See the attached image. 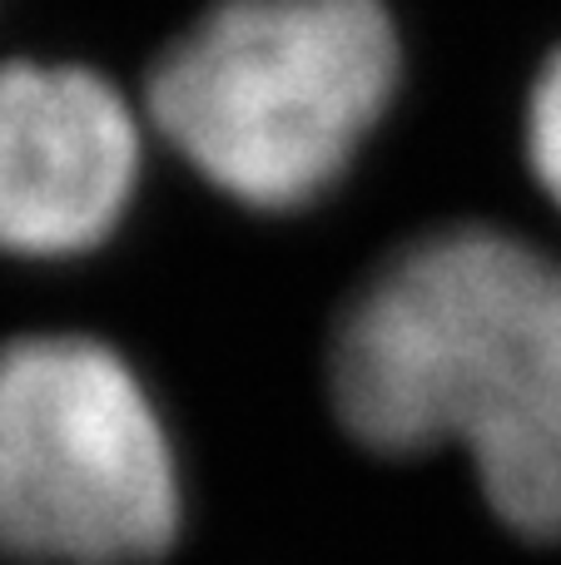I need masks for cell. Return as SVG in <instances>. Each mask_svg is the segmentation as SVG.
<instances>
[{"label":"cell","instance_id":"1","mask_svg":"<svg viewBox=\"0 0 561 565\" xmlns=\"http://www.w3.org/2000/svg\"><path fill=\"white\" fill-rule=\"evenodd\" d=\"M328 402L363 451L463 457L512 536L561 541V238L443 224L393 248L334 322Z\"/></svg>","mask_w":561,"mask_h":565},{"label":"cell","instance_id":"2","mask_svg":"<svg viewBox=\"0 0 561 565\" xmlns=\"http://www.w3.org/2000/svg\"><path fill=\"white\" fill-rule=\"evenodd\" d=\"M403 85L383 0H224L145 79L155 135L254 218H304L358 169Z\"/></svg>","mask_w":561,"mask_h":565},{"label":"cell","instance_id":"3","mask_svg":"<svg viewBox=\"0 0 561 565\" xmlns=\"http://www.w3.org/2000/svg\"><path fill=\"white\" fill-rule=\"evenodd\" d=\"M184 521L174 422L125 348L0 338V565H165Z\"/></svg>","mask_w":561,"mask_h":565},{"label":"cell","instance_id":"4","mask_svg":"<svg viewBox=\"0 0 561 565\" xmlns=\"http://www.w3.org/2000/svg\"><path fill=\"white\" fill-rule=\"evenodd\" d=\"M145 184L139 115L85 65H0V258L40 274L99 258Z\"/></svg>","mask_w":561,"mask_h":565},{"label":"cell","instance_id":"5","mask_svg":"<svg viewBox=\"0 0 561 565\" xmlns=\"http://www.w3.org/2000/svg\"><path fill=\"white\" fill-rule=\"evenodd\" d=\"M522 169L532 194L552 209L561 228V50H552L527 89L522 109Z\"/></svg>","mask_w":561,"mask_h":565}]
</instances>
